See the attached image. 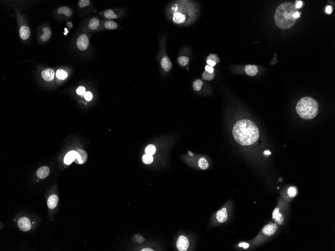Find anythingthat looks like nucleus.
Returning a JSON list of instances; mask_svg holds the SVG:
<instances>
[{"mask_svg": "<svg viewBox=\"0 0 335 251\" xmlns=\"http://www.w3.org/2000/svg\"><path fill=\"white\" fill-rule=\"evenodd\" d=\"M76 158L75 160V163L77 164H83L86 163L88 160V154L83 150H76Z\"/></svg>", "mask_w": 335, "mask_h": 251, "instance_id": "0eeeda50", "label": "nucleus"}, {"mask_svg": "<svg viewBox=\"0 0 335 251\" xmlns=\"http://www.w3.org/2000/svg\"><path fill=\"white\" fill-rule=\"evenodd\" d=\"M145 153L146 154H151V155H153L155 154V152H156V148L155 147V146L153 144H150L148 145L145 148Z\"/></svg>", "mask_w": 335, "mask_h": 251, "instance_id": "c85d7f7f", "label": "nucleus"}, {"mask_svg": "<svg viewBox=\"0 0 335 251\" xmlns=\"http://www.w3.org/2000/svg\"><path fill=\"white\" fill-rule=\"evenodd\" d=\"M104 26L106 29L113 30V29H117L118 26H117V23L115 21L109 20V21H106L105 22Z\"/></svg>", "mask_w": 335, "mask_h": 251, "instance_id": "bb28decb", "label": "nucleus"}, {"mask_svg": "<svg viewBox=\"0 0 335 251\" xmlns=\"http://www.w3.org/2000/svg\"><path fill=\"white\" fill-rule=\"evenodd\" d=\"M141 251H154V250L150 248H145V249H142Z\"/></svg>", "mask_w": 335, "mask_h": 251, "instance_id": "c03bdc74", "label": "nucleus"}, {"mask_svg": "<svg viewBox=\"0 0 335 251\" xmlns=\"http://www.w3.org/2000/svg\"><path fill=\"white\" fill-rule=\"evenodd\" d=\"M86 93V88L83 86H79L76 89V93L79 95H82Z\"/></svg>", "mask_w": 335, "mask_h": 251, "instance_id": "f704fd0d", "label": "nucleus"}, {"mask_svg": "<svg viewBox=\"0 0 335 251\" xmlns=\"http://www.w3.org/2000/svg\"><path fill=\"white\" fill-rule=\"evenodd\" d=\"M18 225L21 230L24 232H27L31 228V223L28 218L22 217L19 219Z\"/></svg>", "mask_w": 335, "mask_h": 251, "instance_id": "423d86ee", "label": "nucleus"}, {"mask_svg": "<svg viewBox=\"0 0 335 251\" xmlns=\"http://www.w3.org/2000/svg\"><path fill=\"white\" fill-rule=\"evenodd\" d=\"M202 79L207 81H211L215 77L214 73H212L208 72L206 71H204L202 74Z\"/></svg>", "mask_w": 335, "mask_h": 251, "instance_id": "393cba45", "label": "nucleus"}, {"mask_svg": "<svg viewBox=\"0 0 335 251\" xmlns=\"http://www.w3.org/2000/svg\"><path fill=\"white\" fill-rule=\"evenodd\" d=\"M178 62L181 66H185L189 62V58L185 56H181L178 58Z\"/></svg>", "mask_w": 335, "mask_h": 251, "instance_id": "7c9ffc66", "label": "nucleus"}, {"mask_svg": "<svg viewBox=\"0 0 335 251\" xmlns=\"http://www.w3.org/2000/svg\"><path fill=\"white\" fill-rule=\"evenodd\" d=\"M198 166L201 169L205 170L209 167L208 161L204 158H200L198 161Z\"/></svg>", "mask_w": 335, "mask_h": 251, "instance_id": "5701e85b", "label": "nucleus"}, {"mask_svg": "<svg viewBox=\"0 0 335 251\" xmlns=\"http://www.w3.org/2000/svg\"><path fill=\"white\" fill-rule=\"evenodd\" d=\"M43 34L41 36V39L43 41H47L51 35V31L49 27H45L43 29Z\"/></svg>", "mask_w": 335, "mask_h": 251, "instance_id": "aec40b11", "label": "nucleus"}, {"mask_svg": "<svg viewBox=\"0 0 335 251\" xmlns=\"http://www.w3.org/2000/svg\"><path fill=\"white\" fill-rule=\"evenodd\" d=\"M90 4V0H80L78 2V6L80 8H83L88 6Z\"/></svg>", "mask_w": 335, "mask_h": 251, "instance_id": "473e14b6", "label": "nucleus"}, {"mask_svg": "<svg viewBox=\"0 0 335 251\" xmlns=\"http://www.w3.org/2000/svg\"><path fill=\"white\" fill-rule=\"evenodd\" d=\"M100 24V22L98 18H93L92 19H90L89 23H88V27L91 30H94L96 29L99 26Z\"/></svg>", "mask_w": 335, "mask_h": 251, "instance_id": "412c9836", "label": "nucleus"}, {"mask_svg": "<svg viewBox=\"0 0 335 251\" xmlns=\"http://www.w3.org/2000/svg\"><path fill=\"white\" fill-rule=\"evenodd\" d=\"M76 151L72 150L68 152L65 156L64 158V164L69 165L72 164L73 162L75 161L76 158Z\"/></svg>", "mask_w": 335, "mask_h": 251, "instance_id": "9b49d317", "label": "nucleus"}, {"mask_svg": "<svg viewBox=\"0 0 335 251\" xmlns=\"http://www.w3.org/2000/svg\"><path fill=\"white\" fill-rule=\"evenodd\" d=\"M298 12L295 4L286 2L280 5L276 10L275 15V22L277 26L281 29L285 30L293 27L297 21L294 18V14Z\"/></svg>", "mask_w": 335, "mask_h": 251, "instance_id": "f03ea898", "label": "nucleus"}, {"mask_svg": "<svg viewBox=\"0 0 335 251\" xmlns=\"http://www.w3.org/2000/svg\"><path fill=\"white\" fill-rule=\"evenodd\" d=\"M203 84V81L202 80H199V79L196 80L194 82L193 84V87L195 91H199L202 88Z\"/></svg>", "mask_w": 335, "mask_h": 251, "instance_id": "c756f323", "label": "nucleus"}, {"mask_svg": "<svg viewBox=\"0 0 335 251\" xmlns=\"http://www.w3.org/2000/svg\"><path fill=\"white\" fill-rule=\"evenodd\" d=\"M104 17L108 19H115L118 18V16L115 13H114L113 11L111 9H107L104 12Z\"/></svg>", "mask_w": 335, "mask_h": 251, "instance_id": "4be33fe9", "label": "nucleus"}, {"mask_svg": "<svg viewBox=\"0 0 335 251\" xmlns=\"http://www.w3.org/2000/svg\"><path fill=\"white\" fill-rule=\"evenodd\" d=\"M78 48L81 51H84L88 49L89 45V40L87 35L83 34L78 38L76 41Z\"/></svg>", "mask_w": 335, "mask_h": 251, "instance_id": "20e7f679", "label": "nucleus"}, {"mask_svg": "<svg viewBox=\"0 0 335 251\" xmlns=\"http://www.w3.org/2000/svg\"><path fill=\"white\" fill-rule=\"evenodd\" d=\"M273 218L277 224L279 225L283 224L285 219L283 215L279 212V208H275L273 213Z\"/></svg>", "mask_w": 335, "mask_h": 251, "instance_id": "1a4fd4ad", "label": "nucleus"}, {"mask_svg": "<svg viewBox=\"0 0 335 251\" xmlns=\"http://www.w3.org/2000/svg\"><path fill=\"white\" fill-rule=\"evenodd\" d=\"M205 71H207V72H208L210 73H212L214 72V68H213V67L210 66L209 65H207L205 67Z\"/></svg>", "mask_w": 335, "mask_h": 251, "instance_id": "e433bc0d", "label": "nucleus"}, {"mask_svg": "<svg viewBox=\"0 0 335 251\" xmlns=\"http://www.w3.org/2000/svg\"><path fill=\"white\" fill-rule=\"evenodd\" d=\"M186 17L185 15L183 14H181V13H176L174 14V16L173 18V21L174 23H177V24H181V23H183L184 21H185Z\"/></svg>", "mask_w": 335, "mask_h": 251, "instance_id": "a211bd4d", "label": "nucleus"}, {"mask_svg": "<svg viewBox=\"0 0 335 251\" xmlns=\"http://www.w3.org/2000/svg\"><path fill=\"white\" fill-rule=\"evenodd\" d=\"M84 97L86 101H90V100H92V97H93V96H92V94L90 92L88 91L86 92L85 94H84Z\"/></svg>", "mask_w": 335, "mask_h": 251, "instance_id": "c9c22d12", "label": "nucleus"}, {"mask_svg": "<svg viewBox=\"0 0 335 251\" xmlns=\"http://www.w3.org/2000/svg\"><path fill=\"white\" fill-rule=\"evenodd\" d=\"M245 71L247 75L254 76L258 72V68L256 65H247L245 68Z\"/></svg>", "mask_w": 335, "mask_h": 251, "instance_id": "f3484780", "label": "nucleus"}, {"mask_svg": "<svg viewBox=\"0 0 335 251\" xmlns=\"http://www.w3.org/2000/svg\"><path fill=\"white\" fill-rule=\"evenodd\" d=\"M216 218L219 222H225L228 219L227 209L226 208H223L222 210L218 211L217 213Z\"/></svg>", "mask_w": 335, "mask_h": 251, "instance_id": "f8f14e48", "label": "nucleus"}, {"mask_svg": "<svg viewBox=\"0 0 335 251\" xmlns=\"http://www.w3.org/2000/svg\"><path fill=\"white\" fill-rule=\"evenodd\" d=\"M287 194L290 197L293 198V197H295L298 195V189L296 187L291 186V187H289L287 189Z\"/></svg>", "mask_w": 335, "mask_h": 251, "instance_id": "a878e982", "label": "nucleus"}, {"mask_svg": "<svg viewBox=\"0 0 335 251\" xmlns=\"http://www.w3.org/2000/svg\"><path fill=\"white\" fill-rule=\"evenodd\" d=\"M58 202V197L56 195H52L48 198L47 205L50 209H53L56 207Z\"/></svg>", "mask_w": 335, "mask_h": 251, "instance_id": "2eb2a0df", "label": "nucleus"}, {"mask_svg": "<svg viewBox=\"0 0 335 251\" xmlns=\"http://www.w3.org/2000/svg\"><path fill=\"white\" fill-rule=\"evenodd\" d=\"M20 36L23 40H27L30 36V30L28 26H23L20 29Z\"/></svg>", "mask_w": 335, "mask_h": 251, "instance_id": "dca6fc26", "label": "nucleus"}, {"mask_svg": "<svg viewBox=\"0 0 335 251\" xmlns=\"http://www.w3.org/2000/svg\"><path fill=\"white\" fill-rule=\"evenodd\" d=\"M208 59H210V60H211L212 61H214V62H216V63L219 62L220 61V59H219L218 57L216 55H215V54H211V55H210L209 56H208L207 58V60H208Z\"/></svg>", "mask_w": 335, "mask_h": 251, "instance_id": "72a5a7b5", "label": "nucleus"}, {"mask_svg": "<svg viewBox=\"0 0 335 251\" xmlns=\"http://www.w3.org/2000/svg\"><path fill=\"white\" fill-rule=\"evenodd\" d=\"M142 160H143V162H144V164H151L153 162L154 158L153 157L152 155L146 154H144V156H143V157H142Z\"/></svg>", "mask_w": 335, "mask_h": 251, "instance_id": "cd10ccee", "label": "nucleus"}, {"mask_svg": "<svg viewBox=\"0 0 335 251\" xmlns=\"http://www.w3.org/2000/svg\"><path fill=\"white\" fill-rule=\"evenodd\" d=\"M56 75L57 78L58 79L64 80V79H66L68 76V73L64 70L59 69L57 71Z\"/></svg>", "mask_w": 335, "mask_h": 251, "instance_id": "b1692460", "label": "nucleus"}, {"mask_svg": "<svg viewBox=\"0 0 335 251\" xmlns=\"http://www.w3.org/2000/svg\"><path fill=\"white\" fill-rule=\"evenodd\" d=\"M326 12L327 13V14H330L332 12V8L331 6H328L326 7Z\"/></svg>", "mask_w": 335, "mask_h": 251, "instance_id": "ea45409f", "label": "nucleus"}, {"mask_svg": "<svg viewBox=\"0 0 335 251\" xmlns=\"http://www.w3.org/2000/svg\"><path fill=\"white\" fill-rule=\"evenodd\" d=\"M318 102L312 98L304 97L299 101L296 106V110L299 115L304 119H312L318 114Z\"/></svg>", "mask_w": 335, "mask_h": 251, "instance_id": "7ed1b4c3", "label": "nucleus"}, {"mask_svg": "<svg viewBox=\"0 0 335 251\" xmlns=\"http://www.w3.org/2000/svg\"><path fill=\"white\" fill-rule=\"evenodd\" d=\"M264 154L265 156H269L271 154V152L269 150H265V151H264Z\"/></svg>", "mask_w": 335, "mask_h": 251, "instance_id": "37998d69", "label": "nucleus"}, {"mask_svg": "<svg viewBox=\"0 0 335 251\" xmlns=\"http://www.w3.org/2000/svg\"><path fill=\"white\" fill-rule=\"evenodd\" d=\"M161 64L162 67L166 71H169L172 66V64L171 62L170 59L168 56H165L163 57Z\"/></svg>", "mask_w": 335, "mask_h": 251, "instance_id": "4468645a", "label": "nucleus"}, {"mask_svg": "<svg viewBox=\"0 0 335 251\" xmlns=\"http://www.w3.org/2000/svg\"><path fill=\"white\" fill-rule=\"evenodd\" d=\"M50 172V170L47 166H42L39 168L37 171L36 174L37 177L40 179H44L48 176Z\"/></svg>", "mask_w": 335, "mask_h": 251, "instance_id": "ddd939ff", "label": "nucleus"}, {"mask_svg": "<svg viewBox=\"0 0 335 251\" xmlns=\"http://www.w3.org/2000/svg\"><path fill=\"white\" fill-rule=\"evenodd\" d=\"M302 1H297V2L296 3V5H295L296 8L297 9L300 8L302 7Z\"/></svg>", "mask_w": 335, "mask_h": 251, "instance_id": "a19ab883", "label": "nucleus"}, {"mask_svg": "<svg viewBox=\"0 0 335 251\" xmlns=\"http://www.w3.org/2000/svg\"><path fill=\"white\" fill-rule=\"evenodd\" d=\"M41 76L45 81H52L54 79L55 72L51 69H46L42 72Z\"/></svg>", "mask_w": 335, "mask_h": 251, "instance_id": "9d476101", "label": "nucleus"}, {"mask_svg": "<svg viewBox=\"0 0 335 251\" xmlns=\"http://www.w3.org/2000/svg\"><path fill=\"white\" fill-rule=\"evenodd\" d=\"M176 246L179 251H187L189 246V242L187 237L185 236L181 235L177 240Z\"/></svg>", "mask_w": 335, "mask_h": 251, "instance_id": "39448f33", "label": "nucleus"}, {"mask_svg": "<svg viewBox=\"0 0 335 251\" xmlns=\"http://www.w3.org/2000/svg\"><path fill=\"white\" fill-rule=\"evenodd\" d=\"M207 64H208L209 66L212 67L214 66L216 64L215 62L213 61H212L211 60H210V59L207 60Z\"/></svg>", "mask_w": 335, "mask_h": 251, "instance_id": "58836bf2", "label": "nucleus"}, {"mask_svg": "<svg viewBox=\"0 0 335 251\" xmlns=\"http://www.w3.org/2000/svg\"><path fill=\"white\" fill-rule=\"evenodd\" d=\"M300 13L299 12H297L295 13L294 14L293 16H294V18L297 19L299 17H300Z\"/></svg>", "mask_w": 335, "mask_h": 251, "instance_id": "79ce46f5", "label": "nucleus"}, {"mask_svg": "<svg viewBox=\"0 0 335 251\" xmlns=\"http://www.w3.org/2000/svg\"><path fill=\"white\" fill-rule=\"evenodd\" d=\"M59 14H64L67 17H70L72 15V11L70 9L67 7H61L57 10Z\"/></svg>", "mask_w": 335, "mask_h": 251, "instance_id": "6ab92c4d", "label": "nucleus"}, {"mask_svg": "<svg viewBox=\"0 0 335 251\" xmlns=\"http://www.w3.org/2000/svg\"><path fill=\"white\" fill-rule=\"evenodd\" d=\"M249 244L248 243H245V242H242V243H240L239 244V246L240 247H242L244 249H247L249 247Z\"/></svg>", "mask_w": 335, "mask_h": 251, "instance_id": "4c0bfd02", "label": "nucleus"}, {"mask_svg": "<svg viewBox=\"0 0 335 251\" xmlns=\"http://www.w3.org/2000/svg\"><path fill=\"white\" fill-rule=\"evenodd\" d=\"M277 228H278V226H277V225L275 223H272V224L267 225V226H264L262 230V232H263V234H265L266 236H271L273 234H275V232H276L277 230Z\"/></svg>", "mask_w": 335, "mask_h": 251, "instance_id": "6e6552de", "label": "nucleus"}, {"mask_svg": "<svg viewBox=\"0 0 335 251\" xmlns=\"http://www.w3.org/2000/svg\"><path fill=\"white\" fill-rule=\"evenodd\" d=\"M235 140L242 145H252L257 141L259 136L258 127L248 119H241L235 123L232 129Z\"/></svg>", "mask_w": 335, "mask_h": 251, "instance_id": "f257e3e1", "label": "nucleus"}, {"mask_svg": "<svg viewBox=\"0 0 335 251\" xmlns=\"http://www.w3.org/2000/svg\"><path fill=\"white\" fill-rule=\"evenodd\" d=\"M188 154H189V155L190 156H194L192 152H190V151H189V152H188Z\"/></svg>", "mask_w": 335, "mask_h": 251, "instance_id": "a18cd8bd", "label": "nucleus"}, {"mask_svg": "<svg viewBox=\"0 0 335 251\" xmlns=\"http://www.w3.org/2000/svg\"><path fill=\"white\" fill-rule=\"evenodd\" d=\"M132 240L135 243H142L145 241V239L142 235L137 234L133 236Z\"/></svg>", "mask_w": 335, "mask_h": 251, "instance_id": "2f4dec72", "label": "nucleus"}]
</instances>
